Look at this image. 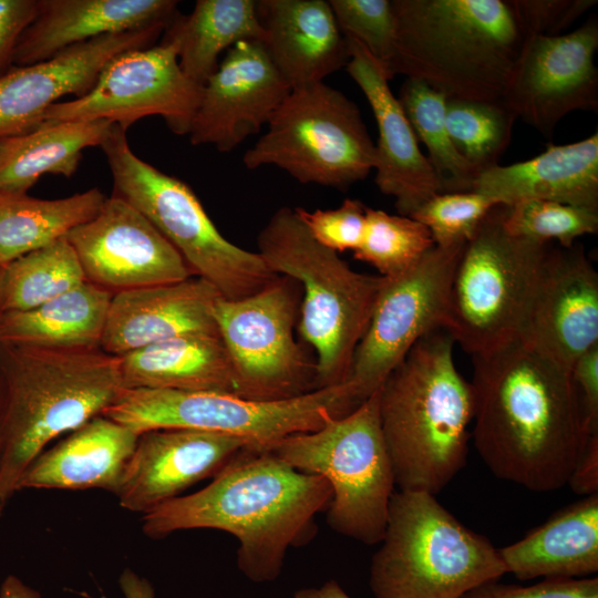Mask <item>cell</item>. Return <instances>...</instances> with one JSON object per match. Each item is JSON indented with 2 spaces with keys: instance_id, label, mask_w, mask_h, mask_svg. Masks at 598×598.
I'll list each match as a JSON object with an SVG mask.
<instances>
[{
  "instance_id": "obj_1",
  "label": "cell",
  "mask_w": 598,
  "mask_h": 598,
  "mask_svg": "<svg viewBox=\"0 0 598 598\" xmlns=\"http://www.w3.org/2000/svg\"><path fill=\"white\" fill-rule=\"evenodd\" d=\"M472 360L473 440L482 461L529 491L565 486L589 437L570 372L519 338Z\"/></svg>"
},
{
  "instance_id": "obj_2",
  "label": "cell",
  "mask_w": 598,
  "mask_h": 598,
  "mask_svg": "<svg viewBox=\"0 0 598 598\" xmlns=\"http://www.w3.org/2000/svg\"><path fill=\"white\" fill-rule=\"evenodd\" d=\"M332 491L315 474L295 470L267 448L246 447L204 488L143 515V532L162 538L177 530L218 529L239 542L237 565L256 582L276 579L287 549L311 532Z\"/></svg>"
},
{
  "instance_id": "obj_3",
  "label": "cell",
  "mask_w": 598,
  "mask_h": 598,
  "mask_svg": "<svg viewBox=\"0 0 598 598\" xmlns=\"http://www.w3.org/2000/svg\"><path fill=\"white\" fill-rule=\"evenodd\" d=\"M123 390L120 358L101 348L0 342V517L47 445L102 415Z\"/></svg>"
},
{
  "instance_id": "obj_4",
  "label": "cell",
  "mask_w": 598,
  "mask_h": 598,
  "mask_svg": "<svg viewBox=\"0 0 598 598\" xmlns=\"http://www.w3.org/2000/svg\"><path fill=\"white\" fill-rule=\"evenodd\" d=\"M455 341L439 328L421 338L380 388V422L399 489L436 495L466 462L474 416Z\"/></svg>"
},
{
  "instance_id": "obj_5",
  "label": "cell",
  "mask_w": 598,
  "mask_h": 598,
  "mask_svg": "<svg viewBox=\"0 0 598 598\" xmlns=\"http://www.w3.org/2000/svg\"><path fill=\"white\" fill-rule=\"evenodd\" d=\"M392 78L419 79L447 99L502 100L529 38L513 0H391Z\"/></svg>"
},
{
  "instance_id": "obj_6",
  "label": "cell",
  "mask_w": 598,
  "mask_h": 598,
  "mask_svg": "<svg viewBox=\"0 0 598 598\" xmlns=\"http://www.w3.org/2000/svg\"><path fill=\"white\" fill-rule=\"evenodd\" d=\"M257 246L274 274L301 287L297 328L316 353L317 389L346 382L385 278L351 269L311 237L293 208L274 213Z\"/></svg>"
},
{
  "instance_id": "obj_7",
  "label": "cell",
  "mask_w": 598,
  "mask_h": 598,
  "mask_svg": "<svg viewBox=\"0 0 598 598\" xmlns=\"http://www.w3.org/2000/svg\"><path fill=\"white\" fill-rule=\"evenodd\" d=\"M380 543L370 567L375 598H461L507 574L486 537L421 491L393 492Z\"/></svg>"
},
{
  "instance_id": "obj_8",
  "label": "cell",
  "mask_w": 598,
  "mask_h": 598,
  "mask_svg": "<svg viewBox=\"0 0 598 598\" xmlns=\"http://www.w3.org/2000/svg\"><path fill=\"white\" fill-rule=\"evenodd\" d=\"M101 147L113 177V195L141 212L179 252L193 276L208 281L220 297H248L278 276L258 252L219 233L186 183L140 158L125 130L114 124Z\"/></svg>"
},
{
  "instance_id": "obj_9",
  "label": "cell",
  "mask_w": 598,
  "mask_h": 598,
  "mask_svg": "<svg viewBox=\"0 0 598 598\" xmlns=\"http://www.w3.org/2000/svg\"><path fill=\"white\" fill-rule=\"evenodd\" d=\"M379 401L380 389L348 414L267 448L295 470L323 477L332 491L328 524L368 545L383 538L395 485Z\"/></svg>"
},
{
  "instance_id": "obj_10",
  "label": "cell",
  "mask_w": 598,
  "mask_h": 598,
  "mask_svg": "<svg viewBox=\"0 0 598 598\" xmlns=\"http://www.w3.org/2000/svg\"><path fill=\"white\" fill-rule=\"evenodd\" d=\"M497 204L465 243L456 264L444 329L468 354L518 338L550 244L511 235Z\"/></svg>"
},
{
  "instance_id": "obj_11",
  "label": "cell",
  "mask_w": 598,
  "mask_h": 598,
  "mask_svg": "<svg viewBox=\"0 0 598 598\" xmlns=\"http://www.w3.org/2000/svg\"><path fill=\"white\" fill-rule=\"evenodd\" d=\"M353 409L343 382L272 402L215 391L124 389L102 415L138 435L162 429L208 431L243 437L261 450L288 435L316 431Z\"/></svg>"
},
{
  "instance_id": "obj_12",
  "label": "cell",
  "mask_w": 598,
  "mask_h": 598,
  "mask_svg": "<svg viewBox=\"0 0 598 598\" xmlns=\"http://www.w3.org/2000/svg\"><path fill=\"white\" fill-rule=\"evenodd\" d=\"M267 125L243 156L248 169L274 165L299 183L347 189L374 168L359 107L324 82L291 90Z\"/></svg>"
},
{
  "instance_id": "obj_13",
  "label": "cell",
  "mask_w": 598,
  "mask_h": 598,
  "mask_svg": "<svg viewBox=\"0 0 598 598\" xmlns=\"http://www.w3.org/2000/svg\"><path fill=\"white\" fill-rule=\"evenodd\" d=\"M301 296L299 282L278 275L248 297L216 299L213 316L230 360L235 395L272 402L317 389L316 361L295 338Z\"/></svg>"
},
{
  "instance_id": "obj_14",
  "label": "cell",
  "mask_w": 598,
  "mask_h": 598,
  "mask_svg": "<svg viewBox=\"0 0 598 598\" xmlns=\"http://www.w3.org/2000/svg\"><path fill=\"white\" fill-rule=\"evenodd\" d=\"M464 245L434 246L406 274L385 278L346 380L355 406L382 386L421 338L444 328L451 282Z\"/></svg>"
},
{
  "instance_id": "obj_15",
  "label": "cell",
  "mask_w": 598,
  "mask_h": 598,
  "mask_svg": "<svg viewBox=\"0 0 598 598\" xmlns=\"http://www.w3.org/2000/svg\"><path fill=\"white\" fill-rule=\"evenodd\" d=\"M203 85L181 69L177 44L133 49L114 56L84 95L51 105L43 123L109 121L123 130L136 121L159 115L177 135H188Z\"/></svg>"
},
{
  "instance_id": "obj_16",
  "label": "cell",
  "mask_w": 598,
  "mask_h": 598,
  "mask_svg": "<svg viewBox=\"0 0 598 598\" xmlns=\"http://www.w3.org/2000/svg\"><path fill=\"white\" fill-rule=\"evenodd\" d=\"M598 19L576 30L527 38L502 101L516 117L550 138L574 111L598 110Z\"/></svg>"
},
{
  "instance_id": "obj_17",
  "label": "cell",
  "mask_w": 598,
  "mask_h": 598,
  "mask_svg": "<svg viewBox=\"0 0 598 598\" xmlns=\"http://www.w3.org/2000/svg\"><path fill=\"white\" fill-rule=\"evenodd\" d=\"M86 280L112 293L193 276L174 246L134 206L113 195L66 236Z\"/></svg>"
},
{
  "instance_id": "obj_18",
  "label": "cell",
  "mask_w": 598,
  "mask_h": 598,
  "mask_svg": "<svg viewBox=\"0 0 598 598\" xmlns=\"http://www.w3.org/2000/svg\"><path fill=\"white\" fill-rule=\"evenodd\" d=\"M518 338L568 372L598 344V274L580 243L549 245Z\"/></svg>"
},
{
  "instance_id": "obj_19",
  "label": "cell",
  "mask_w": 598,
  "mask_h": 598,
  "mask_svg": "<svg viewBox=\"0 0 598 598\" xmlns=\"http://www.w3.org/2000/svg\"><path fill=\"white\" fill-rule=\"evenodd\" d=\"M164 25L102 35L70 47L52 58L11 66L0 75V141L43 123L48 109L68 94L80 97L94 85L114 56L152 47Z\"/></svg>"
},
{
  "instance_id": "obj_20",
  "label": "cell",
  "mask_w": 598,
  "mask_h": 598,
  "mask_svg": "<svg viewBox=\"0 0 598 598\" xmlns=\"http://www.w3.org/2000/svg\"><path fill=\"white\" fill-rule=\"evenodd\" d=\"M290 91L260 42L236 43L203 85L190 143L233 151L268 124Z\"/></svg>"
},
{
  "instance_id": "obj_21",
  "label": "cell",
  "mask_w": 598,
  "mask_h": 598,
  "mask_svg": "<svg viewBox=\"0 0 598 598\" xmlns=\"http://www.w3.org/2000/svg\"><path fill=\"white\" fill-rule=\"evenodd\" d=\"M250 443L239 436L184 429L138 435L115 495L120 505L146 514L218 474Z\"/></svg>"
},
{
  "instance_id": "obj_22",
  "label": "cell",
  "mask_w": 598,
  "mask_h": 598,
  "mask_svg": "<svg viewBox=\"0 0 598 598\" xmlns=\"http://www.w3.org/2000/svg\"><path fill=\"white\" fill-rule=\"evenodd\" d=\"M348 44L347 71L367 97L378 126L374 182L381 193L394 197L399 215L411 216L429 198L441 193V184L420 150L384 70L361 44L353 40H348Z\"/></svg>"
},
{
  "instance_id": "obj_23",
  "label": "cell",
  "mask_w": 598,
  "mask_h": 598,
  "mask_svg": "<svg viewBox=\"0 0 598 598\" xmlns=\"http://www.w3.org/2000/svg\"><path fill=\"white\" fill-rule=\"evenodd\" d=\"M218 297L214 286L196 276L115 292L100 348L121 357L178 336L218 334L213 316Z\"/></svg>"
},
{
  "instance_id": "obj_24",
  "label": "cell",
  "mask_w": 598,
  "mask_h": 598,
  "mask_svg": "<svg viewBox=\"0 0 598 598\" xmlns=\"http://www.w3.org/2000/svg\"><path fill=\"white\" fill-rule=\"evenodd\" d=\"M257 13L260 43L290 90L321 83L347 65L348 40L329 1L260 0Z\"/></svg>"
},
{
  "instance_id": "obj_25",
  "label": "cell",
  "mask_w": 598,
  "mask_h": 598,
  "mask_svg": "<svg viewBox=\"0 0 598 598\" xmlns=\"http://www.w3.org/2000/svg\"><path fill=\"white\" fill-rule=\"evenodd\" d=\"M177 4L174 0H40L39 13L23 31L12 64L38 63L106 34L168 27Z\"/></svg>"
},
{
  "instance_id": "obj_26",
  "label": "cell",
  "mask_w": 598,
  "mask_h": 598,
  "mask_svg": "<svg viewBox=\"0 0 598 598\" xmlns=\"http://www.w3.org/2000/svg\"><path fill=\"white\" fill-rule=\"evenodd\" d=\"M472 190L511 206L528 199L598 209V133L554 145L535 157L482 172Z\"/></svg>"
},
{
  "instance_id": "obj_27",
  "label": "cell",
  "mask_w": 598,
  "mask_h": 598,
  "mask_svg": "<svg viewBox=\"0 0 598 598\" xmlns=\"http://www.w3.org/2000/svg\"><path fill=\"white\" fill-rule=\"evenodd\" d=\"M138 434L104 415H97L44 450L23 474L19 491H117Z\"/></svg>"
},
{
  "instance_id": "obj_28",
  "label": "cell",
  "mask_w": 598,
  "mask_h": 598,
  "mask_svg": "<svg viewBox=\"0 0 598 598\" xmlns=\"http://www.w3.org/2000/svg\"><path fill=\"white\" fill-rule=\"evenodd\" d=\"M499 550L520 580L574 578L598 570V493L564 508L524 538Z\"/></svg>"
},
{
  "instance_id": "obj_29",
  "label": "cell",
  "mask_w": 598,
  "mask_h": 598,
  "mask_svg": "<svg viewBox=\"0 0 598 598\" xmlns=\"http://www.w3.org/2000/svg\"><path fill=\"white\" fill-rule=\"evenodd\" d=\"M118 358L124 389L234 394L233 369L219 334L178 336Z\"/></svg>"
},
{
  "instance_id": "obj_30",
  "label": "cell",
  "mask_w": 598,
  "mask_h": 598,
  "mask_svg": "<svg viewBox=\"0 0 598 598\" xmlns=\"http://www.w3.org/2000/svg\"><path fill=\"white\" fill-rule=\"evenodd\" d=\"M112 296L85 281L32 309L0 312V342L50 349L100 348Z\"/></svg>"
},
{
  "instance_id": "obj_31",
  "label": "cell",
  "mask_w": 598,
  "mask_h": 598,
  "mask_svg": "<svg viewBox=\"0 0 598 598\" xmlns=\"http://www.w3.org/2000/svg\"><path fill=\"white\" fill-rule=\"evenodd\" d=\"M109 121H65L0 141V192L27 194L45 174L71 177L85 148L101 146L112 131Z\"/></svg>"
},
{
  "instance_id": "obj_32",
  "label": "cell",
  "mask_w": 598,
  "mask_h": 598,
  "mask_svg": "<svg viewBox=\"0 0 598 598\" xmlns=\"http://www.w3.org/2000/svg\"><path fill=\"white\" fill-rule=\"evenodd\" d=\"M262 38L257 1L198 0L189 14L175 16L163 39L177 44L182 71L204 85L223 51L241 41L261 42Z\"/></svg>"
},
{
  "instance_id": "obj_33",
  "label": "cell",
  "mask_w": 598,
  "mask_h": 598,
  "mask_svg": "<svg viewBox=\"0 0 598 598\" xmlns=\"http://www.w3.org/2000/svg\"><path fill=\"white\" fill-rule=\"evenodd\" d=\"M105 199L99 188L58 199L0 192V265L65 237L95 217Z\"/></svg>"
},
{
  "instance_id": "obj_34",
  "label": "cell",
  "mask_w": 598,
  "mask_h": 598,
  "mask_svg": "<svg viewBox=\"0 0 598 598\" xmlns=\"http://www.w3.org/2000/svg\"><path fill=\"white\" fill-rule=\"evenodd\" d=\"M87 281L66 237L0 265V312L38 307Z\"/></svg>"
},
{
  "instance_id": "obj_35",
  "label": "cell",
  "mask_w": 598,
  "mask_h": 598,
  "mask_svg": "<svg viewBox=\"0 0 598 598\" xmlns=\"http://www.w3.org/2000/svg\"><path fill=\"white\" fill-rule=\"evenodd\" d=\"M399 101L441 184V193L472 190L477 172L456 151L445 122L447 97L425 82L406 78Z\"/></svg>"
},
{
  "instance_id": "obj_36",
  "label": "cell",
  "mask_w": 598,
  "mask_h": 598,
  "mask_svg": "<svg viewBox=\"0 0 598 598\" xmlns=\"http://www.w3.org/2000/svg\"><path fill=\"white\" fill-rule=\"evenodd\" d=\"M516 120L502 100H446L445 122L451 140L478 175L498 165Z\"/></svg>"
},
{
  "instance_id": "obj_37",
  "label": "cell",
  "mask_w": 598,
  "mask_h": 598,
  "mask_svg": "<svg viewBox=\"0 0 598 598\" xmlns=\"http://www.w3.org/2000/svg\"><path fill=\"white\" fill-rule=\"evenodd\" d=\"M363 239L355 259L367 262L386 279L413 269L435 246L429 229L410 216L367 207Z\"/></svg>"
},
{
  "instance_id": "obj_38",
  "label": "cell",
  "mask_w": 598,
  "mask_h": 598,
  "mask_svg": "<svg viewBox=\"0 0 598 598\" xmlns=\"http://www.w3.org/2000/svg\"><path fill=\"white\" fill-rule=\"evenodd\" d=\"M505 229L513 236L569 248L576 239L598 231V209L551 200L528 199L507 206Z\"/></svg>"
},
{
  "instance_id": "obj_39",
  "label": "cell",
  "mask_w": 598,
  "mask_h": 598,
  "mask_svg": "<svg viewBox=\"0 0 598 598\" xmlns=\"http://www.w3.org/2000/svg\"><path fill=\"white\" fill-rule=\"evenodd\" d=\"M342 35L361 44L391 80L396 23L391 0H330Z\"/></svg>"
},
{
  "instance_id": "obj_40",
  "label": "cell",
  "mask_w": 598,
  "mask_h": 598,
  "mask_svg": "<svg viewBox=\"0 0 598 598\" xmlns=\"http://www.w3.org/2000/svg\"><path fill=\"white\" fill-rule=\"evenodd\" d=\"M497 204L474 190L437 193L410 217L429 229L435 246L450 247L466 243Z\"/></svg>"
},
{
  "instance_id": "obj_41",
  "label": "cell",
  "mask_w": 598,
  "mask_h": 598,
  "mask_svg": "<svg viewBox=\"0 0 598 598\" xmlns=\"http://www.w3.org/2000/svg\"><path fill=\"white\" fill-rule=\"evenodd\" d=\"M293 209L311 237L330 250L354 251L363 239L367 206L359 199L346 198L333 209Z\"/></svg>"
},
{
  "instance_id": "obj_42",
  "label": "cell",
  "mask_w": 598,
  "mask_h": 598,
  "mask_svg": "<svg viewBox=\"0 0 598 598\" xmlns=\"http://www.w3.org/2000/svg\"><path fill=\"white\" fill-rule=\"evenodd\" d=\"M597 0H513L528 37L560 35Z\"/></svg>"
},
{
  "instance_id": "obj_43",
  "label": "cell",
  "mask_w": 598,
  "mask_h": 598,
  "mask_svg": "<svg viewBox=\"0 0 598 598\" xmlns=\"http://www.w3.org/2000/svg\"><path fill=\"white\" fill-rule=\"evenodd\" d=\"M461 598H598V578H545L530 586L483 584Z\"/></svg>"
},
{
  "instance_id": "obj_44",
  "label": "cell",
  "mask_w": 598,
  "mask_h": 598,
  "mask_svg": "<svg viewBox=\"0 0 598 598\" xmlns=\"http://www.w3.org/2000/svg\"><path fill=\"white\" fill-rule=\"evenodd\" d=\"M39 9L40 0H0V75L11 68L18 42Z\"/></svg>"
},
{
  "instance_id": "obj_45",
  "label": "cell",
  "mask_w": 598,
  "mask_h": 598,
  "mask_svg": "<svg viewBox=\"0 0 598 598\" xmlns=\"http://www.w3.org/2000/svg\"><path fill=\"white\" fill-rule=\"evenodd\" d=\"M570 377L577 392L584 429L588 436L598 434V344L576 360Z\"/></svg>"
},
{
  "instance_id": "obj_46",
  "label": "cell",
  "mask_w": 598,
  "mask_h": 598,
  "mask_svg": "<svg viewBox=\"0 0 598 598\" xmlns=\"http://www.w3.org/2000/svg\"><path fill=\"white\" fill-rule=\"evenodd\" d=\"M567 484L580 495L589 496L598 493V434L587 439Z\"/></svg>"
},
{
  "instance_id": "obj_47",
  "label": "cell",
  "mask_w": 598,
  "mask_h": 598,
  "mask_svg": "<svg viewBox=\"0 0 598 598\" xmlns=\"http://www.w3.org/2000/svg\"><path fill=\"white\" fill-rule=\"evenodd\" d=\"M120 587L124 598H155L151 582L130 568L124 569L120 576Z\"/></svg>"
},
{
  "instance_id": "obj_48",
  "label": "cell",
  "mask_w": 598,
  "mask_h": 598,
  "mask_svg": "<svg viewBox=\"0 0 598 598\" xmlns=\"http://www.w3.org/2000/svg\"><path fill=\"white\" fill-rule=\"evenodd\" d=\"M0 598H41V595L17 576L9 575L0 586Z\"/></svg>"
},
{
  "instance_id": "obj_49",
  "label": "cell",
  "mask_w": 598,
  "mask_h": 598,
  "mask_svg": "<svg viewBox=\"0 0 598 598\" xmlns=\"http://www.w3.org/2000/svg\"><path fill=\"white\" fill-rule=\"evenodd\" d=\"M293 598H351L336 580H329L319 588H305L295 592Z\"/></svg>"
}]
</instances>
